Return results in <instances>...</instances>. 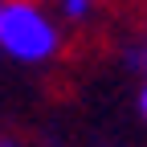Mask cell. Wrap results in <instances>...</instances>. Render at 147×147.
Here are the masks:
<instances>
[{
    "label": "cell",
    "mask_w": 147,
    "mask_h": 147,
    "mask_svg": "<svg viewBox=\"0 0 147 147\" xmlns=\"http://www.w3.org/2000/svg\"><path fill=\"white\" fill-rule=\"evenodd\" d=\"M61 12L69 16V21H82V16L90 12V0H61Z\"/></svg>",
    "instance_id": "2"
},
{
    "label": "cell",
    "mask_w": 147,
    "mask_h": 147,
    "mask_svg": "<svg viewBox=\"0 0 147 147\" xmlns=\"http://www.w3.org/2000/svg\"><path fill=\"white\" fill-rule=\"evenodd\" d=\"M61 45L53 16L33 0H8L0 16V49L16 61H45Z\"/></svg>",
    "instance_id": "1"
},
{
    "label": "cell",
    "mask_w": 147,
    "mask_h": 147,
    "mask_svg": "<svg viewBox=\"0 0 147 147\" xmlns=\"http://www.w3.org/2000/svg\"><path fill=\"white\" fill-rule=\"evenodd\" d=\"M135 61H139V69H147V49L139 53V57H135Z\"/></svg>",
    "instance_id": "3"
},
{
    "label": "cell",
    "mask_w": 147,
    "mask_h": 147,
    "mask_svg": "<svg viewBox=\"0 0 147 147\" xmlns=\"http://www.w3.org/2000/svg\"><path fill=\"white\" fill-rule=\"evenodd\" d=\"M139 106H143V115H147V86H143V94H139Z\"/></svg>",
    "instance_id": "4"
},
{
    "label": "cell",
    "mask_w": 147,
    "mask_h": 147,
    "mask_svg": "<svg viewBox=\"0 0 147 147\" xmlns=\"http://www.w3.org/2000/svg\"><path fill=\"white\" fill-rule=\"evenodd\" d=\"M4 4H8V0H0V16H4Z\"/></svg>",
    "instance_id": "5"
}]
</instances>
